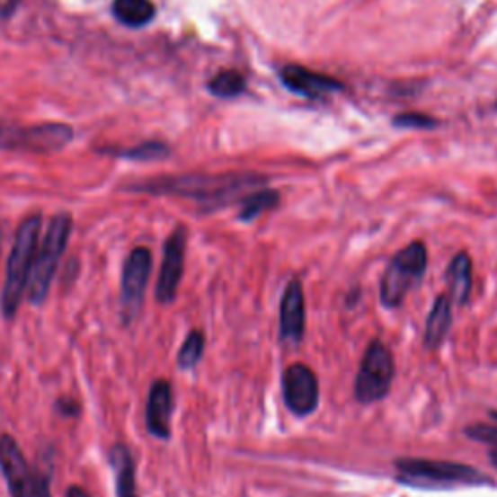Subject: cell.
<instances>
[{
  "mask_svg": "<svg viewBox=\"0 0 497 497\" xmlns=\"http://www.w3.org/2000/svg\"><path fill=\"white\" fill-rule=\"evenodd\" d=\"M262 177L247 173L229 175H183L152 179L148 183L137 185V191L152 195H175L200 202L204 209H220V206L244 200L247 195L262 185Z\"/></svg>",
  "mask_w": 497,
  "mask_h": 497,
  "instance_id": "1",
  "label": "cell"
},
{
  "mask_svg": "<svg viewBox=\"0 0 497 497\" xmlns=\"http://www.w3.org/2000/svg\"><path fill=\"white\" fill-rule=\"evenodd\" d=\"M41 232V216L33 214L22 222L18 227L14 245H12L10 257L6 262V278L3 296H0V307L6 319H12L22 306V297L28 292L30 274L33 269L35 253H38V241Z\"/></svg>",
  "mask_w": 497,
  "mask_h": 497,
  "instance_id": "2",
  "label": "cell"
},
{
  "mask_svg": "<svg viewBox=\"0 0 497 497\" xmlns=\"http://www.w3.org/2000/svg\"><path fill=\"white\" fill-rule=\"evenodd\" d=\"M400 470L398 480L418 488H448V486H478L492 480L475 466L448 463L431 458H400L395 463Z\"/></svg>",
  "mask_w": 497,
  "mask_h": 497,
  "instance_id": "3",
  "label": "cell"
},
{
  "mask_svg": "<svg viewBox=\"0 0 497 497\" xmlns=\"http://www.w3.org/2000/svg\"><path fill=\"white\" fill-rule=\"evenodd\" d=\"M72 232V216L68 212L57 214L47 227L41 247L35 253L33 269L28 282V297L33 306H41L49 296L53 278L58 269V261L67 251Z\"/></svg>",
  "mask_w": 497,
  "mask_h": 497,
  "instance_id": "4",
  "label": "cell"
},
{
  "mask_svg": "<svg viewBox=\"0 0 497 497\" xmlns=\"http://www.w3.org/2000/svg\"><path fill=\"white\" fill-rule=\"evenodd\" d=\"M428 269V249L422 241L406 245L398 251L393 261L386 266V271L379 284V296L385 307H398L406 294L416 286V282Z\"/></svg>",
  "mask_w": 497,
  "mask_h": 497,
  "instance_id": "5",
  "label": "cell"
},
{
  "mask_svg": "<svg viewBox=\"0 0 497 497\" xmlns=\"http://www.w3.org/2000/svg\"><path fill=\"white\" fill-rule=\"evenodd\" d=\"M0 468L12 497H51L49 476L30 468L18 441L8 433L0 435Z\"/></svg>",
  "mask_w": 497,
  "mask_h": 497,
  "instance_id": "6",
  "label": "cell"
},
{
  "mask_svg": "<svg viewBox=\"0 0 497 497\" xmlns=\"http://www.w3.org/2000/svg\"><path fill=\"white\" fill-rule=\"evenodd\" d=\"M395 377V361L391 356V350L386 348L385 342L373 341L366 356L361 359V366L356 377L354 393L358 403L361 404H373L377 400L385 398L386 393L391 391Z\"/></svg>",
  "mask_w": 497,
  "mask_h": 497,
  "instance_id": "7",
  "label": "cell"
},
{
  "mask_svg": "<svg viewBox=\"0 0 497 497\" xmlns=\"http://www.w3.org/2000/svg\"><path fill=\"white\" fill-rule=\"evenodd\" d=\"M152 274V253L148 247L132 249L120 278V319L125 324L137 321Z\"/></svg>",
  "mask_w": 497,
  "mask_h": 497,
  "instance_id": "8",
  "label": "cell"
},
{
  "mask_svg": "<svg viewBox=\"0 0 497 497\" xmlns=\"http://www.w3.org/2000/svg\"><path fill=\"white\" fill-rule=\"evenodd\" d=\"M185 251H187V229L177 226L173 234L167 237L164 247V259L160 266V276L155 284V297L164 306L173 303L179 292L181 278L185 271Z\"/></svg>",
  "mask_w": 497,
  "mask_h": 497,
  "instance_id": "9",
  "label": "cell"
},
{
  "mask_svg": "<svg viewBox=\"0 0 497 497\" xmlns=\"http://www.w3.org/2000/svg\"><path fill=\"white\" fill-rule=\"evenodd\" d=\"M282 395L296 416H309L319 406L317 375L306 363H292L282 373Z\"/></svg>",
  "mask_w": 497,
  "mask_h": 497,
  "instance_id": "10",
  "label": "cell"
},
{
  "mask_svg": "<svg viewBox=\"0 0 497 497\" xmlns=\"http://www.w3.org/2000/svg\"><path fill=\"white\" fill-rule=\"evenodd\" d=\"M72 138V130L67 125L51 123L22 130L0 129V148H18L30 152H55Z\"/></svg>",
  "mask_w": 497,
  "mask_h": 497,
  "instance_id": "11",
  "label": "cell"
},
{
  "mask_svg": "<svg viewBox=\"0 0 497 497\" xmlns=\"http://www.w3.org/2000/svg\"><path fill=\"white\" fill-rule=\"evenodd\" d=\"M306 333V296L297 278L289 280L280 301V336L286 342H301Z\"/></svg>",
  "mask_w": 497,
  "mask_h": 497,
  "instance_id": "12",
  "label": "cell"
},
{
  "mask_svg": "<svg viewBox=\"0 0 497 497\" xmlns=\"http://www.w3.org/2000/svg\"><path fill=\"white\" fill-rule=\"evenodd\" d=\"M173 414V391L165 379H157L150 386L146 404V428L157 439H169L172 435Z\"/></svg>",
  "mask_w": 497,
  "mask_h": 497,
  "instance_id": "13",
  "label": "cell"
},
{
  "mask_svg": "<svg viewBox=\"0 0 497 497\" xmlns=\"http://www.w3.org/2000/svg\"><path fill=\"white\" fill-rule=\"evenodd\" d=\"M282 82L289 90L306 95V98H319V95L342 88V84L338 80L297 65H289L282 70Z\"/></svg>",
  "mask_w": 497,
  "mask_h": 497,
  "instance_id": "14",
  "label": "cell"
},
{
  "mask_svg": "<svg viewBox=\"0 0 497 497\" xmlns=\"http://www.w3.org/2000/svg\"><path fill=\"white\" fill-rule=\"evenodd\" d=\"M109 465L115 475L117 497H138L137 495V468L130 448L123 443H115L109 451Z\"/></svg>",
  "mask_w": 497,
  "mask_h": 497,
  "instance_id": "15",
  "label": "cell"
},
{
  "mask_svg": "<svg viewBox=\"0 0 497 497\" xmlns=\"http://www.w3.org/2000/svg\"><path fill=\"white\" fill-rule=\"evenodd\" d=\"M451 323H453L451 301H448L447 296H439L435 299L426 321V333H423V346H426V350L433 351L445 342L447 333L451 329Z\"/></svg>",
  "mask_w": 497,
  "mask_h": 497,
  "instance_id": "16",
  "label": "cell"
},
{
  "mask_svg": "<svg viewBox=\"0 0 497 497\" xmlns=\"http://www.w3.org/2000/svg\"><path fill=\"white\" fill-rule=\"evenodd\" d=\"M447 282L453 303H457V306L466 303L472 292V261L468 257V253L460 251L455 254L451 264H448Z\"/></svg>",
  "mask_w": 497,
  "mask_h": 497,
  "instance_id": "17",
  "label": "cell"
},
{
  "mask_svg": "<svg viewBox=\"0 0 497 497\" xmlns=\"http://www.w3.org/2000/svg\"><path fill=\"white\" fill-rule=\"evenodd\" d=\"M113 14L127 28H144L154 20L155 6L152 0H113Z\"/></svg>",
  "mask_w": 497,
  "mask_h": 497,
  "instance_id": "18",
  "label": "cell"
},
{
  "mask_svg": "<svg viewBox=\"0 0 497 497\" xmlns=\"http://www.w3.org/2000/svg\"><path fill=\"white\" fill-rule=\"evenodd\" d=\"M276 204H278L276 191H269V189L253 191L251 195H247L244 199V206H241L239 217L244 222H251V220H254V217H259L262 212L274 209Z\"/></svg>",
  "mask_w": 497,
  "mask_h": 497,
  "instance_id": "19",
  "label": "cell"
},
{
  "mask_svg": "<svg viewBox=\"0 0 497 497\" xmlns=\"http://www.w3.org/2000/svg\"><path fill=\"white\" fill-rule=\"evenodd\" d=\"M209 88L217 98H235L245 90V78L237 70H222L210 80Z\"/></svg>",
  "mask_w": 497,
  "mask_h": 497,
  "instance_id": "20",
  "label": "cell"
},
{
  "mask_svg": "<svg viewBox=\"0 0 497 497\" xmlns=\"http://www.w3.org/2000/svg\"><path fill=\"white\" fill-rule=\"evenodd\" d=\"M202 354H204V334L200 331H191L189 336L185 338L183 346L179 350V356H177L179 368L181 369L197 368Z\"/></svg>",
  "mask_w": 497,
  "mask_h": 497,
  "instance_id": "21",
  "label": "cell"
},
{
  "mask_svg": "<svg viewBox=\"0 0 497 497\" xmlns=\"http://www.w3.org/2000/svg\"><path fill=\"white\" fill-rule=\"evenodd\" d=\"M123 155L130 157V160H160V157L167 155V148L160 142H146L135 150L123 152Z\"/></svg>",
  "mask_w": 497,
  "mask_h": 497,
  "instance_id": "22",
  "label": "cell"
},
{
  "mask_svg": "<svg viewBox=\"0 0 497 497\" xmlns=\"http://www.w3.org/2000/svg\"><path fill=\"white\" fill-rule=\"evenodd\" d=\"M465 433L470 439L497 447V426H490V423H476V426H468Z\"/></svg>",
  "mask_w": 497,
  "mask_h": 497,
  "instance_id": "23",
  "label": "cell"
},
{
  "mask_svg": "<svg viewBox=\"0 0 497 497\" xmlns=\"http://www.w3.org/2000/svg\"><path fill=\"white\" fill-rule=\"evenodd\" d=\"M395 123L398 127H433L435 120L426 117V115H416V113H406V115H400L395 119Z\"/></svg>",
  "mask_w": 497,
  "mask_h": 497,
  "instance_id": "24",
  "label": "cell"
},
{
  "mask_svg": "<svg viewBox=\"0 0 497 497\" xmlns=\"http://www.w3.org/2000/svg\"><path fill=\"white\" fill-rule=\"evenodd\" d=\"M57 410L63 416H76L78 414V404L75 403V400L63 398V400H58V403H57Z\"/></svg>",
  "mask_w": 497,
  "mask_h": 497,
  "instance_id": "25",
  "label": "cell"
},
{
  "mask_svg": "<svg viewBox=\"0 0 497 497\" xmlns=\"http://www.w3.org/2000/svg\"><path fill=\"white\" fill-rule=\"evenodd\" d=\"M18 0H0V20L8 18L14 12Z\"/></svg>",
  "mask_w": 497,
  "mask_h": 497,
  "instance_id": "26",
  "label": "cell"
},
{
  "mask_svg": "<svg viewBox=\"0 0 497 497\" xmlns=\"http://www.w3.org/2000/svg\"><path fill=\"white\" fill-rule=\"evenodd\" d=\"M67 497H90V493L86 490H84V488L70 486L68 492H67Z\"/></svg>",
  "mask_w": 497,
  "mask_h": 497,
  "instance_id": "27",
  "label": "cell"
},
{
  "mask_svg": "<svg viewBox=\"0 0 497 497\" xmlns=\"http://www.w3.org/2000/svg\"><path fill=\"white\" fill-rule=\"evenodd\" d=\"M490 463L497 468V447H493L490 451Z\"/></svg>",
  "mask_w": 497,
  "mask_h": 497,
  "instance_id": "28",
  "label": "cell"
},
{
  "mask_svg": "<svg viewBox=\"0 0 497 497\" xmlns=\"http://www.w3.org/2000/svg\"><path fill=\"white\" fill-rule=\"evenodd\" d=\"M492 418L497 422V412H492Z\"/></svg>",
  "mask_w": 497,
  "mask_h": 497,
  "instance_id": "29",
  "label": "cell"
}]
</instances>
